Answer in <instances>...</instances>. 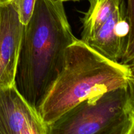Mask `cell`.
Wrapping results in <instances>:
<instances>
[{
	"label": "cell",
	"instance_id": "6da1fadb",
	"mask_svg": "<svg viewBox=\"0 0 134 134\" xmlns=\"http://www.w3.org/2000/svg\"><path fill=\"white\" fill-rule=\"evenodd\" d=\"M77 39L63 1L36 0L24 25L14 84L37 113L64 68L67 48Z\"/></svg>",
	"mask_w": 134,
	"mask_h": 134
},
{
	"label": "cell",
	"instance_id": "4fadbf2b",
	"mask_svg": "<svg viewBox=\"0 0 134 134\" xmlns=\"http://www.w3.org/2000/svg\"><path fill=\"white\" fill-rule=\"evenodd\" d=\"M129 134H134V117H133V122H132V127H131V129H130V131Z\"/></svg>",
	"mask_w": 134,
	"mask_h": 134
},
{
	"label": "cell",
	"instance_id": "9a60e30c",
	"mask_svg": "<svg viewBox=\"0 0 134 134\" xmlns=\"http://www.w3.org/2000/svg\"><path fill=\"white\" fill-rule=\"evenodd\" d=\"M60 1H62L64 2V1H77V0H60Z\"/></svg>",
	"mask_w": 134,
	"mask_h": 134
},
{
	"label": "cell",
	"instance_id": "30bf717a",
	"mask_svg": "<svg viewBox=\"0 0 134 134\" xmlns=\"http://www.w3.org/2000/svg\"><path fill=\"white\" fill-rule=\"evenodd\" d=\"M134 62V36L127 43L124 56L120 63L125 65H130Z\"/></svg>",
	"mask_w": 134,
	"mask_h": 134
},
{
	"label": "cell",
	"instance_id": "ba28073f",
	"mask_svg": "<svg viewBox=\"0 0 134 134\" xmlns=\"http://www.w3.org/2000/svg\"><path fill=\"white\" fill-rule=\"evenodd\" d=\"M16 7L20 21L26 25L34 13L36 0H12Z\"/></svg>",
	"mask_w": 134,
	"mask_h": 134
},
{
	"label": "cell",
	"instance_id": "7a4b0ae2",
	"mask_svg": "<svg viewBox=\"0 0 134 134\" xmlns=\"http://www.w3.org/2000/svg\"><path fill=\"white\" fill-rule=\"evenodd\" d=\"M128 65L115 62L77 39L68 47L64 67L39 110L47 126L89 98L128 85Z\"/></svg>",
	"mask_w": 134,
	"mask_h": 134
},
{
	"label": "cell",
	"instance_id": "8992f818",
	"mask_svg": "<svg viewBox=\"0 0 134 134\" xmlns=\"http://www.w3.org/2000/svg\"><path fill=\"white\" fill-rule=\"evenodd\" d=\"M129 31V24L122 5L85 43L103 57L120 62L126 47Z\"/></svg>",
	"mask_w": 134,
	"mask_h": 134
},
{
	"label": "cell",
	"instance_id": "7c38bea8",
	"mask_svg": "<svg viewBox=\"0 0 134 134\" xmlns=\"http://www.w3.org/2000/svg\"><path fill=\"white\" fill-rule=\"evenodd\" d=\"M128 65V68H129V71H130V75L133 76L134 77V62L132 64H130Z\"/></svg>",
	"mask_w": 134,
	"mask_h": 134
},
{
	"label": "cell",
	"instance_id": "9c48e42d",
	"mask_svg": "<svg viewBox=\"0 0 134 134\" xmlns=\"http://www.w3.org/2000/svg\"><path fill=\"white\" fill-rule=\"evenodd\" d=\"M125 13L130 27L128 43L134 36V0H127Z\"/></svg>",
	"mask_w": 134,
	"mask_h": 134
},
{
	"label": "cell",
	"instance_id": "5bb4252c",
	"mask_svg": "<svg viewBox=\"0 0 134 134\" xmlns=\"http://www.w3.org/2000/svg\"><path fill=\"white\" fill-rule=\"evenodd\" d=\"M12 1V0H0V4L9 2V1Z\"/></svg>",
	"mask_w": 134,
	"mask_h": 134
},
{
	"label": "cell",
	"instance_id": "3957f363",
	"mask_svg": "<svg viewBox=\"0 0 134 134\" xmlns=\"http://www.w3.org/2000/svg\"><path fill=\"white\" fill-rule=\"evenodd\" d=\"M133 117L127 85L74 106L47 126V134H129Z\"/></svg>",
	"mask_w": 134,
	"mask_h": 134
},
{
	"label": "cell",
	"instance_id": "277c9868",
	"mask_svg": "<svg viewBox=\"0 0 134 134\" xmlns=\"http://www.w3.org/2000/svg\"><path fill=\"white\" fill-rule=\"evenodd\" d=\"M0 134H47V126L14 84L0 86Z\"/></svg>",
	"mask_w": 134,
	"mask_h": 134
},
{
	"label": "cell",
	"instance_id": "52a82bcc",
	"mask_svg": "<svg viewBox=\"0 0 134 134\" xmlns=\"http://www.w3.org/2000/svg\"><path fill=\"white\" fill-rule=\"evenodd\" d=\"M90 7L82 18L81 40L86 42L123 5L122 0H89Z\"/></svg>",
	"mask_w": 134,
	"mask_h": 134
},
{
	"label": "cell",
	"instance_id": "8fae6325",
	"mask_svg": "<svg viewBox=\"0 0 134 134\" xmlns=\"http://www.w3.org/2000/svg\"><path fill=\"white\" fill-rule=\"evenodd\" d=\"M128 88L129 92L130 102L134 115V77L129 75L128 79Z\"/></svg>",
	"mask_w": 134,
	"mask_h": 134
},
{
	"label": "cell",
	"instance_id": "5b68a950",
	"mask_svg": "<svg viewBox=\"0 0 134 134\" xmlns=\"http://www.w3.org/2000/svg\"><path fill=\"white\" fill-rule=\"evenodd\" d=\"M23 27L13 1L0 4V86L14 85Z\"/></svg>",
	"mask_w": 134,
	"mask_h": 134
}]
</instances>
